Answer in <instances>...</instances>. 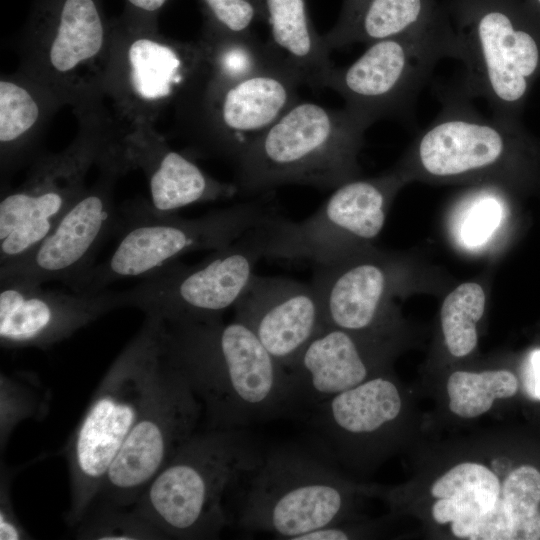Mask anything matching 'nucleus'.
Wrapping results in <instances>:
<instances>
[{"label": "nucleus", "instance_id": "f257e3e1", "mask_svg": "<svg viewBox=\"0 0 540 540\" xmlns=\"http://www.w3.org/2000/svg\"><path fill=\"white\" fill-rule=\"evenodd\" d=\"M161 352L200 401L207 429H244L298 416L287 368L234 317L163 322Z\"/></svg>", "mask_w": 540, "mask_h": 540}, {"label": "nucleus", "instance_id": "f03ea898", "mask_svg": "<svg viewBox=\"0 0 540 540\" xmlns=\"http://www.w3.org/2000/svg\"><path fill=\"white\" fill-rule=\"evenodd\" d=\"M262 453L244 429L196 431L133 507L165 539H219L232 525L229 493Z\"/></svg>", "mask_w": 540, "mask_h": 540}, {"label": "nucleus", "instance_id": "7ed1b4c3", "mask_svg": "<svg viewBox=\"0 0 540 540\" xmlns=\"http://www.w3.org/2000/svg\"><path fill=\"white\" fill-rule=\"evenodd\" d=\"M369 126L345 106L298 100L234 163L233 183L253 196L290 184L335 189L355 179Z\"/></svg>", "mask_w": 540, "mask_h": 540}, {"label": "nucleus", "instance_id": "20e7f679", "mask_svg": "<svg viewBox=\"0 0 540 540\" xmlns=\"http://www.w3.org/2000/svg\"><path fill=\"white\" fill-rule=\"evenodd\" d=\"M163 321L145 316L100 381L72 433L65 456L70 501L65 520L75 527L97 498L106 474L142 412L161 363Z\"/></svg>", "mask_w": 540, "mask_h": 540}, {"label": "nucleus", "instance_id": "39448f33", "mask_svg": "<svg viewBox=\"0 0 540 540\" xmlns=\"http://www.w3.org/2000/svg\"><path fill=\"white\" fill-rule=\"evenodd\" d=\"M275 214L272 191L191 219L156 213L145 199L129 200L118 209L113 251L67 287L92 294L119 280L142 279L183 255L226 247Z\"/></svg>", "mask_w": 540, "mask_h": 540}, {"label": "nucleus", "instance_id": "423d86ee", "mask_svg": "<svg viewBox=\"0 0 540 540\" xmlns=\"http://www.w3.org/2000/svg\"><path fill=\"white\" fill-rule=\"evenodd\" d=\"M78 121V133L66 148L40 153L20 185L2 189L0 265L27 254L54 228L86 190V177L94 165L124 169L125 132L113 117Z\"/></svg>", "mask_w": 540, "mask_h": 540}, {"label": "nucleus", "instance_id": "0eeeda50", "mask_svg": "<svg viewBox=\"0 0 540 540\" xmlns=\"http://www.w3.org/2000/svg\"><path fill=\"white\" fill-rule=\"evenodd\" d=\"M111 21L101 0H36L21 41L20 70L77 117L104 106Z\"/></svg>", "mask_w": 540, "mask_h": 540}, {"label": "nucleus", "instance_id": "6e6552de", "mask_svg": "<svg viewBox=\"0 0 540 540\" xmlns=\"http://www.w3.org/2000/svg\"><path fill=\"white\" fill-rule=\"evenodd\" d=\"M458 39L465 73L462 89L482 98L492 116L510 124L511 113L540 66V45L520 0H440Z\"/></svg>", "mask_w": 540, "mask_h": 540}, {"label": "nucleus", "instance_id": "1a4fd4ad", "mask_svg": "<svg viewBox=\"0 0 540 540\" xmlns=\"http://www.w3.org/2000/svg\"><path fill=\"white\" fill-rule=\"evenodd\" d=\"M200 40L168 38L157 26L121 15L111 20V42L103 81L104 100L115 118L130 129L155 128L174 110L206 70Z\"/></svg>", "mask_w": 540, "mask_h": 540}, {"label": "nucleus", "instance_id": "9d476101", "mask_svg": "<svg viewBox=\"0 0 540 540\" xmlns=\"http://www.w3.org/2000/svg\"><path fill=\"white\" fill-rule=\"evenodd\" d=\"M237 487L232 524L291 540L339 523L350 496L327 460L295 447L263 452Z\"/></svg>", "mask_w": 540, "mask_h": 540}, {"label": "nucleus", "instance_id": "9b49d317", "mask_svg": "<svg viewBox=\"0 0 540 540\" xmlns=\"http://www.w3.org/2000/svg\"><path fill=\"white\" fill-rule=\"evenodd\" d=\"M443 58L461 61L449 18L432 28L368 44L345 67H334L324 88L338 93L345 107L370 125L381 119L413 123L418 95Z\"/></svg>", "mask_w": 540, "mask_h": 540}, {"label": "nucleus", "instance_id": "f8f14e48", "mask_svg": "<svg viewBox=\"0 0 540 540\" xmlns=\"http://www.w3.org/2000/svg\"><path fill=\"white\" fill-rule=\"evenodd\" d=\"M272 217L228 246L213 250L200 263L176 261L143 277L133 287L120 291L122 306L165 323L223 319L256 274L258 262L265 258Z\"/></svg>", "mask_w": 540, "mask_h": 540}, {"label": "nucleus", "instance_id": "ddd939ff", "mask_svg": "<svg viewBox=\"0 0 540 540\" xmlns=\"http://www.w3.org/2000/svg\"><path fill=\"white\" fill-rule=\"evenodd\" d=\"M303 85L288 68L216 83L204 75L174 110L194 151L231 161L241 155L298 99Z\"/></svg>", "mask_w": 540, "mask_h": 540}, {"label": "nucleus", "instance_id": "4468645a", "mask_svg": "<svg viewBox=\"0 0 540 540\" xmlns=\"http://www.w3.org/2000/svg\"><path fill=\"white\" fill-rule=\"evenodd\" d=\"M201 417L200 401L161 352L152 390L95 501L134 506L154 477L197 431Z\"/></svg>", "mask_w": 540, "mask_h": 540}, {"label": "nucleus", "instance_id": "2eb2a0df", "mask_svg": "<svg viewBox=\"0 0 540 540\" xmlns=\"http://www.w3.org/2000/svg\"><path fill=\"white\" fill-rule=\"evenodd\" d=\"M394 179H353L334 189L310 216L291 221L279 214L268 223L265 258L327 264L352 253L353 243L383 228Z\"/></svg>", "mask_w": 540, "mask_h": 540}, {"label": "nucleus", "instance_id": "dca6fc26", "mask_svg": "<svg viewBox=\"0 0 540 540\" xmlns=\"http://www.w3.org/2000/svg\"><path fill=\"white\" fill-rule=\"evenodd\" d=\"M120 176L117 169H100L97 181L34 248L0 265V281H60L67 286L92 267L100 247L116 231L119 206L114 201V186Z\"/></svg>", "mask_w": 540, "mask_h": 540}, {"label": "nucleus", "instance_id": "f3484780", "mask_svg": "<svg viewBox=\"0 0 540 540\" xmlns=\"http://www.w3.org/2000/svg\"><path fill=\"white\" fill-rule=\"evenodd\" d=\"M470 99L461 86L441 91V111L413 149L412 159L425 175L463 177L496 169L505 160L510 124L484 117Z\"/></svg>", "mask_w": 540, "mask_h": 540}, {"label": "nucleus", "instance_id": "a211bd4d", "mask_svg": "<svg viewBox=\"0 0 540 540\" xmlns=\"http://www.w3.org/2000/svg\"><path fill=\"white\" fill-rule=\"evenodd\" d=\"M18 279L0 281V344L46 350L107 313L123 308L120 291L49 290Z\"/></svg>", "mask_w": 540, "mask_h": 540}, {"label": "nucleus", "instance_id": "6ab92c4d", "mask_svg": "<svg viewBox=\"0 0 540 540\" xmlns=\"http://www.w3.org/2000/svg\"><path fill=\"white\" fill-rule=\"evenodd\" d=\"M233 309L285 368L326 326L313 285L286 277L255 274Z\"/></svg>", "mask_w": 540, "mask_h": 540}, {"label": "nucleus", "instance_id": "aec40b11", "mask_svg": "<svg viewBox=\"0 0 540 540\" xmlns=\"http://www.w3.org/2000/svg\"><path fill=\"white\" fill-rule=\"evenodd\" d=\"M124 154L130 171L140 169L145 175L148 202L156 213L173 214L186 206L238 194L233 182L210 176L191 158L172 149L156 128L130 130Z\"/></svg>", "mask_w": 540, "mask_h": 540}, {"label": "nucleus", "instance_id": "412c9836", "mask_svg": "<svg viewBox=\"0 0 540 540\" xmlns=\"http://www.w3.org/2000/svg\"><path fill=\"white\" fill-rule=\"evenodd\" d=\"M358 333L326 325L287 368L298 416L370 379Z\"/></svg>", "mask_w": 540, "mask_h": 540}, {"label": "nucleus", "instance_id": "4be33fe9", "mask_svg": "<svg viewBox=\"0 0 540 540\" xmlns=\"http://www.w3.org/2000/svg\"><path fill=\"white\" fill-rule=\"evenodd\" d=\"M401 408L397 386L378 376L326 399L303 416L325 451L340 454L354 439L375 435L395 421Z\"/></svg>", "mask_w": 540, "mask_h": 540}, {"label": "nucleus", "instance_id": "5701e85b", "mask_svg": "<svg viewBox=\"0 0 540 540\" xmlns=\"http://www.w3.org/2000/svg\"><path fill=\"white\" fill-rule=\"evenodd\" d=\"M315 288L328 326L364 332L372 327L388 289L386 268L376 260L352 259L349 254L315 265Z\"/></svg>", "mask_w": 540, "mask_h": 540}, {"label": "nucleus", "instance_id": "b1692460", "mask_svg": "<svg viewBox=\"0 0 540 540\" xmlns=\"http://www.w3.org/2000/svg\"><path fill=\"white\" fill-rule=\"evenodd\" d=\"M63 104L48 89L18 69L0 80V165L8 176L30 164L52 115Z\"/></svg>", "mask_w": 540, "mask_h": 540}, {"label": "nucleus", "instance_id": "393cba45", "mask_svg": "<svg viewBox=\"0 0 540 540\" xmlns=\"http://www.w3.org/2000/svg\"><path fill=\"white\" fill-rule=\"evenodd\" d=\"M447 19L440 0H343L336 23L322 36L331 51L426 30Z\"/></svg>", "mask_w": 540, "mask_h": 540}, {"label": "nucleus", "instance_id": "a878e982", "mask_svg": "<svg viewBox=\"0 0 540 540\" xmlns=\"http://www.w3.org/2000/svg\"><path fill=\"white\" fill-rule=\"evenodd\" d=\"M267 41L302 84L323 89L334 68L330 49L311 21L306 0H262Z\"/></svg>", "mask_w": 540, "mask_h": 540}, {"label": "nucleus", "instance_id": "bb28decb", "mask_svg": "<svg viewBox=\"0 0 540 540\" xmlns=\"http://www.w3.org/2000/svg\"><path fill=\"white\" fill-rule=\"evenodd\" d=\"M199 40L205 50L207 78L216 83L236 82L277 68L290 69L268 42H261L254 34L201 35Z\"/></svg>", "mask_w": 540, "mask_h": 540}, {"label": "nucleus", "instance_id": "cd10ccee", "mask_svg": "<svg viewBox=\"0 0 540 540\" xmlns=\"http://www.w3.org/2000/svg\"><path fill=\"white\" fill-rule=\"evenodd\" d=\"M518 380L507 370L480 373L456 371L447 382L450 410L461 417L473 418L487 412L495 399L516 394Z\"/></svg>", "mask_w": 540, "mask_h": 540}, {"label": "nucleus", "instance_id": "c85d7f7f", "mask_svg": "<svg viewBox=\"0 0 540 540\" xmlns=\"http://www.w3.org/2000/svg\"><path fill=\"white\" fill-rule=\"evenodd\" d=\"M485 303L483 288L474 282L459 285L444 299L441 326L446 346L453 356H466L476 347V324L484 313Z\"/></svg>", "mask_w": 540, "mask_h": 540}, {"label": "nucleus", "instance_id": "c756f323", "mask_svg": "<svg viewBox=\"0 0 540 540\" xmlns=\"http://www.w3.org/2000/svg\"><path fill=\"white\" fill-rule=\"evenodd\" d=\"M84 540H158L164 535L135 508L96 500L75 526Z\"/></svg>", "mask_w": 540, "mask_h": 540}, {"label": "nucleus", "instance_id": "7c9ffc66", "mask_svg": "<svg viewBox=\"0 0 540 540\" xmlns=\"http://www.w3.org/2000/svg\"><path fill=\"white\" fill-rule=\"evenodd\" d=\"M500 498L512 524V540L540 539V472L523 465L504 480Z\"/></svg>", "mask_w": 540, "mask_h": 540}, {"label": "nucleus", "instance_id": "2f4dec72", "mask_svg": "<svg viewBox=\"0 0 540 540\" xmlns=\"http://www.w3.org/2000/svg\"><path fill=\"white\" fill-rule=\"evenodd\" d=\"M204 17L203 36L253 34L257 21L264 22L262 0H198Z\"/></svg>", "mask_w": 540, "mask_h": 540}, {"label": "nucleus", "instance_id": "473e14b6", "mask_svg": "<svg viewBox=\"0 0 540 540\" xmlns=\"http://www.w3.org/2000/svg\"><path fill=\"white\" fill-rule=\"evenodd\" d=\"M467 212L461 228L462 241L476 247L486 242L499 225L502 206L496 193L483 189L472 197Z\"/></svg>", "mask_w": 540, "mask_h": 540}, {"label": "nucleus", "instance_id": "72a5a7b5", "mask_svg": "<svg viewBox=\"0 0 540 540\" xmlns=\"http://www.w3.org/2000/svg\"><path fill=\"white\" fill-rule=\"evenodd\" d=\"M485 489L501 492L498 477L482 464L460 463L439 477L431 487V494L436 498H449L454 494L471 490Z\"/></svg>", "mask_w": 540, "mask_h": 540}, {"label": "nucleus", "instance_id": "f704fd0d", "mask_svg": "<svg viewBox=\"0 0 540 540\" xmlns=\"http://www.w3.org/2000/svg\"><path fill=\"white\" fill-rule=\"evenodd\" d=\"M21 375L1 376V445L5 443L13 428L35 410V397L31 389L25 386Z\"/></svg>", "mask_w": 540, "mask_h": 540}, {"label": "nucleus", "instance_id": "c9c22d12", "mask_svg": "<svg viewBox=\"0 0 540 540\" xmlns=\"http://www.w3.org/2000/svg\"><path fill=\"white\" fill-rule=\"evenodd\" d=\"M471 540H512V524L499 496L495 506L478 520Z\"/></svg>", "mask_w": 540, "mask_h": 540}, {"label": "nucleus", "instance_id": "e433bc0d", "mask_svg": "<svg viewBox=\"0 0 540 540\" xmlns=\"http://www.w3.org/2000/svg\"><path fill=\"white\" fill-rule=\"evenodd\" d=\"M1 479V500H0V539L1 540H19L29 538L28 533L22 527L17 519L10 499L9 481L11 472H2Z\"/></svg>", "mask_w": 540, "mask_h": 540}, {"label": "nucleus", "instance_id": "4c0bfd02", "mask_svg": "<svg viewBox=\"0 0 540 540\" xmlns=\"http://www.w3.org/2000/svg\"><path fill=\"white\" fill-rule=\"evenodd\" d=\"M169 0H125L123 16L157 26V18Z\"/></svg>", "mask_w": 540, "mask_h": 540}, {"label": "nucleus", "instance_id": "58836bf2", "mask_svg": "<svg viewBox=\"0 0 540 540\" xmlns=\"http://www.w3.org/2000/svg\"><path fill=\"white\" fill-rule=\"evenodd\" d=\"M522 380L527 395L540 401V348L528 354L523 365Z\"/></svg>", "mask_w": 540, "mask_h": 540}, {"label": "nucleus", "instance_id": "ea45409f", "mask_svg": "<svg viewBox=\"0 0 540 540\" xmlns=\"http://www.w3.org/2000/svg\"><path fill=\"white\" fill-rule=\"evenodd\" d=\"M526 5L537 17L540 16V0H520Z\"/></svg>", "mask_w": 540, "mask_h": 540}]
</instances>
